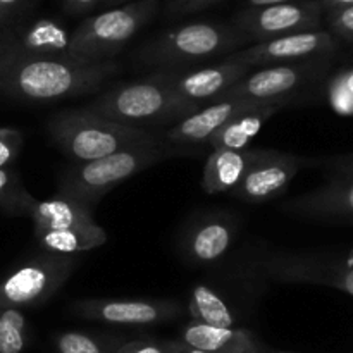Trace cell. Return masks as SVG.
<instances>
[{"instance_id": "obj_1", "label": "cell", "mask_w": 353, "mask_h": 353, "mask_svg": "<svg viewBox=\"0 0 353 353\" xmlns=\"http://www.w3.org/2000/svg\"><path fill=\"white\" fill-rule=\"evenodd\" d=\"M119 72L116 61L68 64L0 52V93L28 102H55L97 92Z\"/></svg>"}, {"instance_id": "obj_2", "label": "cell", "mask_w": 353, "mask_h": 353, "mask_svg": "<svg viewBox=\"0 0 353 353\" xmlns=\"http://www.w3.org/2000/svg\"><path fill=\"white\" fill-rule=\"evenodd\" d=\"M47 133L52 143L74 164L97 161L123 148L161 138L143 128L107 119L86 107L62 110L52 116L47 123Z\"/></svg>"}, {"instance_id": "obj_3", "label": "cell", "mask_w": 353, "mask_h": 353, "mask_svg": "<svg viewBox=\"0 0 353 353\" xmlns=\"http://www.w3.org/2000/svg\"><path fill=\"white\" fill-rule=\"evenodd\" d=\"M188 148L172 147L162 138L150 143L134 145L110 154L97 161L81 162L65 169L57 181V195L69 196L95 207L102 196H105L114 186L143 169L152 168L157 162L165 161L174 155H188Z\"/></svg>"}, {"instance_id": "obj_4", "label": "cell", "mask_w": 353, "mask_h": 353, "mask_svg": "<svg viewBox=\"0 0 353 353\" xmlns=\"http://www.w3.org/2000/svg\"><path fill=\"white\" fill-rule=\"evenodd\" d=\"M86 109L116 123L147 130L145 126L154 124H176L202 107L183 102L154 72L148 78L107 90Z\"/></svg>"}, {"instance_id": "obj_5", "label": "cell", "mask_w": 353, "mask_h": 353, "mask_svg": "<svg viewBox=\"0 0 353 353\" xmlns=\"http://www.w3.org/2000/svg\"><path fill=\"white\" fill-rule=\"evenodd\" d=\"M234 26L219 23H190L152 38L137 52V61L159 71L185 69L188 64L233 54L245 43Z\"/></svg>"}, {"instance_id": "obj_6", "label": "cell", "mask_w": 353, "mask_h": 353, "mask_svg": "<svg viewBox=\"0 0 353 353\" xmlns=\"http://www.w3.org/2000/svg\"><path fill=\"white\" fill-rule=\"evenodd\" d=\"M157 0H137L88 17L71 31L72 50L86 64L110 61L157 12Z\"/></svg>"}, {"instance_id": "obj_7", "label": "cell", "mask_w": 353, "mask_h": 353, "mask_svg": "<svg viewBox=\"0 0 353 353\" xmlns=\"http://www.w3.org/2000/svg\"><path fill=\"white\" fill-rule=\"evenodd\" d=\"M248 274L276 283H302L341 290L353 296V265L307 252H264L248 262Z\"/></svg>"}, {"instance_id": "obj_8", "label": "cell", "mask_w": 353, "mask_h": 353, "mask_svg": "<svg viewBox=\"0 0 353 353\" xmlns=\"http://www.w3.org/2000/svg\"><path fill=\"white\" fill-rule=\"evenodd\" d=\"M76 265L78 259L71 255L45 252L31 259L0 283V309L41 305L65 285Z\"/></svg>"}, {"instance_id": "obj_9", "label": "cell", "mask_w": 353, "mask_h": 353, "mask_svg": "<svg viewBox=\"0 0 353 353\" xmlns=\"http://www.w3.org/2000/svg\"><path fill=\"white\" fill-rule=\"evenodd\" d=\"M326 71L324 57L307 59L299 62L265 65L255 72H248L241 81L226 92L223 99H245L254 102H271V100H292L300 95L305 86L323 76Z\"/></svg>"}, {"instance_id": "obj_10", "label": "cell", "mask_w": 353, "mask_h": 353, "mask_svg": "<svg viewBox=\"0 0 353 353\" xmlns=\"http://www.w3.org/2000/svg\"><path fill=\"white\" fill-rule=\"evenodd\" d=\"M323 6L317 2H288L268 7H248L234 17L233 26L247 41H268L285 34L316 31Z\"/></svg>"}, {"instance_id": "obj_11", "label": "cell", "mask_w": 353, "mask_h": 353, "mask_svg": "<svg viewBox=\"0 0 353 353\" xmlns=\"http://www.w3.org/2000/svg\"><path fill=\"white\" fill-rule=\"evenodd\" d=\"M69 309L83 319L112 326H154L179 317L185 307L169 299H86Z\"/></svg>"}, {"instance_id": "obj_12", "label": "cell", "mask_w": 353, "mask_h": 353, "mask_svg": "<svg viewBox=\"0 0 353 353\" xmlns=\"http://www.w3.org/2000/svg\"><path fill=\"white\" fill-rule=\"evenodd\" d=\"M252 69L226 57L217 64L199 69H169L155 76L183 102L203 107L223 99L230 88L245 78Z\"/></svg>"}, {"instance_id": "obj_13", "label": "cell", "mask_w": 353, "mask_h": 353, "mask_svg": "<svg viewBox=\"0 0 353 353\" xmlns=\"http://www.w3.org/2000/svg\"><path fill=\"white\" fill-rule=\"evenodd\" d=\"M307 162L310 161L299 155L272 148H255V155L243 179L230 195L250 203L269 202L288 188Z\"/></svg>"}, {"instance_id": "obj_14", "label": "cell", "mask_w": 353, "mask_h": 353, "mask_svg": "<svg viewBox=\"0 0 353 353\" xmlns=\"http://www.w3.org/2000/svg\"><path fill=\"white\" fill-rule=\"evenodd\" d=\"M334 48H336V40L327 31L316 30L285 34V37L261 41V43L243 48V50L233 52L228 57L252 69L326 57Z\"/></svg>"}, {"instance_id": "obj_15", "label": "cell", "mask_w": 353, "mask_h": 353, "mask_svg": "<svg viewBox=\"0 0 353 353\" xmlns=\"http://www.w3.org/2000/svg\"><path fill=\"white\" fill-rule=\"evenodd\" d=\"M0 52L19 57L86 64L72 50L71 31L59 21L47 17L33 21L0 40Z\"/></svg>"}, {"instance_id": "obj_16", "label": "cell", "mask_w": 353, "mask_h": 353, "mask_svg": "<svg viewBox=\"0 0 353 353\" xmlns=\"http://www.w3.org/2000/svg\"><path fill=\"white\" fill-rule=\"evenodd\" d=\"M238 234L236 217L228 212H209L193 221L181 234L179 250L193 265L219 262L233 247Z\"/></svg>"}, {"instance_id": "obj_17", "label": "cell", "mask_w": 353, "mask_h": 353, "mask_svg": "<svg viewBox=\"0 0 353 353\" xmlns=\"http://www.w3.org/2000/svg\"><path fill=\"white\" fill-rule=\"evenodd\" d=\"M259 103L262 102L245 99H221L209 105H203L196 112L172 124L161 138L165 143L179 148H192L202 143H209L212 134L219 128H223L228 121L252 107H257Z\"/></svg>"}, {"instance_id": "obj_18", "label": "cell", "mask_w": 353, "mask_h": 353, "mask_svg": "<svg viewBox=\"0 0 353 353\" xmlns=\"http://www.w3.org/2000/svg\"><path fill=\"white\" fill-rule=\"evenodd\" d=\"M283 210L305 219L353 223V176L333 178L327 185L286 202Z\"/></svg>"}, {"instance_id": "obj_19", "label": "cell", "mask_w": 353, "mask_h": 353, "mask_svg": "<svg viewBox=\"0 0 353 353\" xmlns=\"http://www.w3.org/2000/svg\"><path fill=\"white\" fill-rule=\"evenodd\" d=\"M188 347L209 353H262L255 334L241 327H216L190 321L181 331Z\"/></svg>"}, {"instance_id": "obj_20", "label": "cell", "mask_w": 353, "mask_h": 353, "mask_svg": "<svg viewBox=\"0 0 353 353\" xmlns=\"http://www.w3.org/2000/svg\"><path fill=\"white\" fill-rule=\"evenodd\" d=\"M28 217L33 221L34 233L83 226L95 223L93 207L69 196L57 195L50 200H31Z\"/></svg>"}, {"instance_id": "obj_21", "label": "cell", "mask_w": 353, "mask_h": 353, "mask_svg": "<svg viewBox=\"0 0 353 353\" xmlns=\"http://www.w3.org/2000/svg\"><path fill=\"white\" fill-rule=\"evenodd\" d=\"M254 155L255 148H243V150L214 148L203 165V192L209 195L233 192L243 179Z\"/></svg>"}, {"instance_id": "obj_22", "label": "cell", "mask_w": 353, "mask_h": 353, "mask_svg": "<svg viewBox=\"0 0 353 353\" xmlns=\"http://www.w3.org/2000/svg\"><path fill=\"white\" fill-rule=\"evenodd\" d=\"M288 103V100H271L238 114L212 134L209 145L212 148H231V150L248 148V143L257 137L265 121Z\"/></svg>"}, {"instance_id": "obj_23", "label": "cell", "mask_w": 353, "mask_h": 353, "mask_svg": "<svg viewBox=\"0 0 353 353\" xmlns=\"http://www.w3.org/2000/svg\"><path fill=\"white\" fill-rule=\"evenodd\" d=\"M38 245L47 254L74 255L93 250L107 243V231L97 223L69 228V230L34 233Z\"/></svg>"}, {"instance_id": "obj_24", "label": "cell", "mask_w": 353, "mask_h": 353, "mask_svg": "<svg viewBox=\"0 0 353 353\" xmlns=\"http://www.w3.org/2000/svg\"><path fill=\"white\" fill-rule=\"evenodd\" d=\"M188 312L192 321L216 327H234L238 316L233 305L217 288L199 283L193 286L188 299Z\"/></svg>"}, {"instance_id": "obj_25", "label": "cell", "mask_w": 353, "mask_h": 353, "mask_svg": "<svg viewBox=\"0 0 353 353\" xmlns=\"http://www.w3.org/2000/svg\"><path fill=\"white\" fill-rule=\"evenodd\" d=\"M28 321L21 309H0V353H21L28 345Z\"/></svg>"}, {"instance_id": "obj_26", "label": "cell", "mask_w": 353, "mask_h": 353, "mask_svg": "<svg viewBox=\"0 0 353 353\" xmlns=\"http://www.w3.org/2000/svg\"><path fill=\"white\" fill-rule=\"evenodd\" d=\"M31 200L33 196L24 188L16 172L0 169V210L12 216H28Z\"/></svg>"}, {"instance_id": "obj_27", "label": "cell", "mask_w": 353, "mask_h": 353, "mask_svg": "<svg viewBox=\"0 0 353 353\" xmlns=\"http://www.w3.org/2000/svg\"><path fill=\"white\" fill-rule=\"evenodd\" d=\"M55 348L59 353H109L95 336L81 331H64L57 334Z\"/></svg>"}, {"instance_id": "obj_28", "label": "cell", "mask_w": 353, "mask_h": 353, "mask_svg": "<svg viewBox=\"0 0 353 353\" xmlns=\"http://www.w3.org/2000/svg\"><path fill=\"white\" fill-rule=\"evenodd\" d=\"M330 100L341 114H353V68L341 71L330 85Z\"/></svg>"}, {"instance_id": "obj_29", "label": "cell", "mask_w": 353, "mask_h": 353, "mask_svg": "<svg viewBox=\"0 0 353 353\" xmlns=\"http://www.w3.org/2000/svg\"><path fill=\"white\" fill-rule=\"evenodd\" d=\"M23 145L24 137L21 131L0 128V169H9V165L19 155Z\"/></svg>"}, {"instance_id": "obj_30", "label": "cell", "mask_w": 353, "mask_h": 353, "mask_svg": "<svg viewBox=\"0 0 353 353\" xmlns=\"http://www.w3.org/2000/svg\"><path fill=\"white\" fill-rule=\"evenodd\" d=\"M176 341L137 340L117 347L112 353H172Z\"/></svg>"}, {"instance_id": "obj_31", "label": "cell", "mask_w": 353, "mask_h": 353, "mask_svg": "<svg viewBox=\"0 0 353 353\" xmlns=\"http://www.w3.org/2000/svg\"><path fill=\"white\" fill-rule=\"evenodd\" d=\"M330 26L338 37L353 41V6L345 7V9L331 10Z\"/></svg>"}, {"instance_id": "obj_32", "label": "cell", "mask_w": 353, "mask_h": 353, "mask_svg": "<svg viewBox=\"0 0 353 353\" xmlns=\"http://www.w3.org/2000/svg\"><path fill=\"white\" fill-rule=\"evenodd\" d=\"M324 165L333 169L336 172L334 178H341V176H353V154L350 155H338V157H331L324 161Z\"/></svg>"}, {"instance_id": "obj_33", "label": "cell", "mask_w": 353, "mask_h": 353, "mask_svg": "<svg viewBox=\"0 0 353 353\" xmlns=\"http://www.w3.org/2000/svg\"><path fill=\"white\" fill-rule=\"evenodd\" d=\"M217 0H174L171 6V12L174 14H188L195 12V10L205 9V7L212 6Z\"/></svg>"}, {"instance_id": "obj_34", "label": "cell", "mask_w": 353, "mask_h": 353, "mask_svg": "<svg viewBox=\"0 0 353 353\" xmlns=\"http://www.w3.org/2000/svg\"><path fill=\"white\" fill-rule=\"evenodd\" d=\"M103 0H65V7L68 10H71L72 14H83L92 10L93 7L99 6Z\"/></svg>"}, {"instance_id": "obj_35", "label": "cell", "mask_w": 353, "mask_h": 353, "mask_svg": "<svg viewBox=\"0 0 353 353\" xmlns=\"http://www.w3.org/2000/svg\"><path fill=\"white\" fill-rule=\"evenodd\" d=\"M321 6L326 7L327 10H338V9H345V7H352L353 0H321Z\"/></svg>"}, {"instance_id": "obj_36", "label": "cell", "mask_w": 353, "mask_h": 353, "mask_svg": "<svg viewBox=\"0 0 353 353\" xmlns=\"http://www.w3.org/2000/svg\"><path fill=\"white\" fill-rule=\"evenodd\" d=\"M23 2V0H0V16H6V14H9L10 10L16 9L19 3Z\"/></svg>"}, {"instance_id": "obj_37", "label": "cell", "mask_w": 353, "mask_h": 353, "mask_svg": "<svg viewBox=\"0 0 353 353\" xmlns=\"http://www.w3.org/2000/svg\"><path fill=\"white\" fill-rule=\"evenodd\" d=\"M292 0H247L250 7H268V6H278V3H288Z\"/></svg>"}, {"instance_id": "obj_38", "label": "cell", "mask_w": 353, "mask_h": 353, "mask_svg": "<svg viewBox=\"0 0 353 353\" xmlns=\"http://www.w3.org/2000/svg\"><path fill=\"white\" fill-rule=\"evenodd\" d=\"M172 353H209V352L196 350V348H192L188 347V345H185L183 341H176L174 348H172Z\"/></svg>"}, {"instance_id": "obj_39", "label": "cell", "mask_w": 353, "mask_h": 353, "mask_svg": "<svg viewBox=\"0 0 353 353\" xmlns=\"http://www.w3.org/2000/svg\"><path fill=\"white\" fill-rule=\"evenodd\" d=\"M107 6H116V3H124V2H130V0H103Z\"/></svg>"}, {"instance_id": "obj_40", "label": "cell", "mask_w": 353, "mask_h": 353, "mask_svg": "<svg viewBox=\"0 0 353 353\" xmlns=\"http://www.w3.org/2000/svg\"><path fill=\"white\" fill-rule=\"evenodd\" d=\"M0 21H2V16H0Z\"/></svg>"}]
</instances>
